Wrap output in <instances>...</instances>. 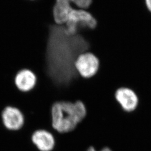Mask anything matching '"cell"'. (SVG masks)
<instances>
[{
  "instance_id": "52a82bcc",
  "label": "cell",
  "mask_w": 151,
  "mask_h": 151,
  "mask_svg": "<svg viewBox=\"0 0 151 151\" xmlns=\"http://www.w3.org/2000/svg\"><path fill=\"white\" fill-rule=\"evenodd\" d=\"M37 77L29 69L23 68L16 73L14 83L16 88L22 92H29L37 85Z\"/></svg>"
},
{
  "instance_id": "6da1fadb",
  "label": "cell",
  "mask_w": 151,
  "mask_h": 151,
  "mask_svg": "<svg viewBox=\"0 0 151 151\" xmlns=\"http://www.w3.org/2000/svg\"><path fill=\"white\" fill-rule=\"evenodd\" d=\"M86 114V108L81 101H57L51 109L52 127L60 134L70 133L85 119Z\"/></svg>"
},
{
  "instance_id": "8992f818",
  "label": "cell",
  "mask_w": 151,
  "mask_h": 151,
  "mask_svg": "<svg viewBox=\"0 0 151 151\" xmlns=\"http://www.w3.org/2000/svg\"><path fill=\"white\" fill-rule=\"evenodd\" d=\"M31 141L38 151H53L56 145L53 133L44 129L35 130L31 136Z\"/></svg>"
},
{
  "instance_id": "5b68a950",
  "label": "cell",
  "mask_w": 151,
  "mask_h": 151,
  "mask_svg": "<svg viewBox=\"0 0 151 151\" xmlns=\"http://www.w3.org/2000/svg\"><path fill=\"white\" fill-rule=\"evenodd\" d=\"M115 98L122 110L127 113L134 111L139 104L137 93L128 87L118 88L115 93Z\"/></svg>"
},
{
  "instance_id": "30bf717a",
  "label": "cell",
  "mask_w": 151,
  "mask_h": 151,
  "mask_svg": "<svg viewBox=\"0 0 151 151\" xmlns=\"http://www.w3.org/2000/svg\"><path fill=\"white\" fill-rule=\"evenodd\" d=\"M145 4L147 10L151 14V0H145Z\"/></svg>"
},
{
  "instance_id": "9c48e42d",
  "label": "cell",
  "mask_w": 151,
  "mask_h": 151,
  "mask_svg": "<svg viewBox=\"0 0 151 151\" xmlns=\"http://www.w3.org/2000/svg\"><path fill=\"white\" fill-rule=\"evenodd\" d=\"M86 151H113V150L108 147H104L100 150H96L93 146H90L87 148Z\"/></svg>"
},
{
  "instance_id": "277c9868",
  "label": "cell",
  "mask_w": 151,
  "mask_h": 151,
  "mask_svg": "<svg viewBox=\"0 0 151 151\" xmlns=\"http://www.w3.org/2000/svg\"><path fill=\"white\" fill-rule=\"evenodd\" d=\"M1 119L6 129L11 132H17L24 125L25 116L22 111L15 106H7L1 113Z\"/></svg>"
},
{
  "instance_id": "3957f363",
  "label": "cell",
  "mask_w": 151,
  "mask_h": 151,
  "mask_svg": "<svg viewBox=\"0 0 151 151\" xmlns=\"http://www.w3.org/2000/svg\"><path fill=\"white\" fill-rule=\"evenodd\" d=\"M74 66L78 75L88 79L97 73L100 68V60L95 54L87 51L77 56Z\"/></svg>"
},
{
  "instance_id": "ba28073f",
  "label": "cell",
  "mask_w": 151,
  "mask_h": 151,
  "mask_svg": "<svg viewBox=\"0 0 151 151\" xmlns=\"http://www.w3.org/2000/svg\"><path fill=\"white\" fill-rule=\"evenodd\" d=\"M92 1L93 0H55V2L71 5L76 8L85 10L89 9Z\"/></svg>"
},
{
  "instance_id": "7a4b0ae2",
  "label": "cell",
  "mask_w": 151,
  "mask_h": 151,
  "mask_svg": "<svg viewBox=\"0 0 151 151\" xmlns=\"http://www.w3.org/2000/svg\"><path fill=\"white\" fill-rule=\"evenodd\" d=\"M65 30L70 35L78 34L85 29L94 30L97 26V20L88 10L73 6L69 12L65 25Z\"/></svg>"
}]
</instances>
